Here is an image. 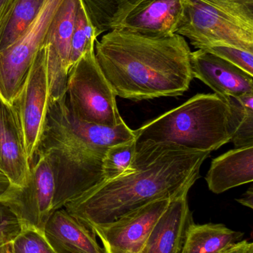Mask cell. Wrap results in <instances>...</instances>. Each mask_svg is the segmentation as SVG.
I'll return each mask as SVG.
<instances>
[{"instance_id":"6da1fadb","label":"cell","mask_w":253,"mask_h":253,"mask_svg":"<svg viewBox=\"0 0 253 253\" xmlns=\"http://www.w3.org/2000/svg\"><path fill=\"white\" fill-rule=\"evenodd\" d=\"M210 153L167 143L136 141L127 172L102 181L63 208L89 228L108 224L150 202L172 199L190 190Z\"/></svg>"},{"instance_id":"7a4b0ae2","label":"cell","mask_w":253,"mask_h":253,"mask_svg":"<svg viewBox=\"0 0 253 253\" xmlns=\"http://www.w3.org/2000/svg\"><path fill=\"white\" fill-rule=\"evenodd\" d=\"M98 65L116 96L132 101L182 96L193 80L184 37H149L119 28L95 46Z\"/></svg>"},{"instance_id":"3957f363","label":"cell","mask_w":253,"mask_h":253,"mask_svg":"<svg viewBox=\"0 0 253 253\" xmlns=\"http://www.w3.org/2000/svg\"><path fill=\"white\" fill-rule=\"evenodd\" d=\"M135 132L124 121L109 126L78 120L70 109L67 95L50 99L35 154L43 155L53 170V212L103 181L102 162L107 150L135 140Z\"/></svg>"},{"instance_id":"277c9868","label":"cell","mask_w":253,"mask_h":253,"mask_svg":"<svg viewBox=\"0 0 253 253\" xmlns=\"http://www.w3.org/2000/svg\"><path fill=\"white\" fill-rule=\"evenodd\" d=\"M233 133L231 108L226 98L199 93L136 129L135 141L211 153L231 141Z\"/></svg>"},{"instance_id":"5b68a950","label":"cell","mask_w":253,"mask_h":253,"mask_svg":"<svg viewBox=\"0 0 253 253\" xmlns=\"http://www.w3.org/2000/svg\"><path fill=\"white\" fill-rule=\"evenodd\" d=\"M176 34L196 49L229 46L253 53V0H183Z\"/></svg>"},{"instance_id":"8992f818","label":"cell","mask_w":253,"mask_h":253,"mask_svg":"<svg viewBox=\"0 0 253 253\" xmlns=\"http://www.w3.org/2000/svg\"><path fill=\"white\" fill-rule=\"evenodd\" d=\"M66 95L71 112L81 121L109 126L123 122L117 96L98 65L95 47L70 69Z\"/></svg>"},{"instance_id":"52a82bcc","label":"cell","mask_w":253,"mask_h":253,"mask_svg":"<svg viewBox=\"0 0 253 253\" xmlns=\"http://www.w3.org/2000/svg\"><path fill=\"white\" fill-rule=\"evenodd\" d=\"M64 0H44L34 20L23 34L0 50V96L13 103L25 81L34 57L46 42L52 20Z\"/></svg>"},{"instance_id":"ba28073f","label":"cell","mask_w":253,"mask_h":253,"mask_svg":"<svg viewBox=\"0 0 253 253\" xmlns=\"http://www.w3.org/2000/svg\"><path fill=\"white\" fill-rule=\"evenodd\" d=\"M46 42L37 52L29 72L13 105L22 126L25 150L32 161L43 133L50 104Z\"/></svg>"},{"instance_id":"9c48e42d","label":"cell","mask_w":253,"mask_h":253,"mask_svg":"<svg viewBox=\"0 0 253 253\" xmlns=\"http://www.w3.org/2000/svg\"><path fill=\"white\" fill-rule=\"evenodd\" d=\"M55 179L51 167L43 155L36 153L30 162V172L25 185L13 187L4 199L10 205L23 228L43 232L53 212Z\"/></svg>"},{"instance_id":"30bf717a","label":"cell","mask_w":253,"mask_h":253,"mask_svg":"<svg viewBox=\"0 0 253 253\" xmlns=\"http://www.w3.org/2000/svg\"><path fill=\"white\" fill-rule=\"evenodd\" d=\"M171 199H162L130 211L112 222L90 227L106 253H141Z\"/></svg>"},{"instance_id":"8fae6325","label":"cell","mask_w":253,"mask_h":253,"mask_svg":"<svg viewBox=\"0 0 253 253\" xmlns=\"http://www.w3.org/2000/svg\"><path fill=\"white\" fill-rule=\"evenodd\" d=\"M193 78L199 79L220 96L239 97L253 93V76L203 49L190 56Z\"/></svg>"},{"instance_id":"7c38bea8","label":"cell","mask_w":253,"mask_h":253,"mask_svg":"<svg viewBox=\"0 0 253 253\" xmlns=\"http://www.w3.org/2000/svg\"><path fill=\"white\" fill-rule=\"evenodd\" d=\"M0 171L13 187L25 185L30 172L22 126L16 108L0 96Z\"/></svg>"},{"instance_id":"4fadbf2b","label":"cell","mask_w":253,"mask_h":253,"mask_svg":"<svg viewBox=\"0 0 253 253\" xmlns=\"http://www.w3.org/2000/svg\"><path fill=\"white\" fill-rule=\"evenodd\" d=\"M188 193L186 190L171 199L141 253H181L187 229L193 221Z\"/></svg>"},{"instance_id":"5bb4252c","label":"cell","mask_w":253,"mask_h":253,"mask_svg":"<svg viewBox=\"0 0 253 253\" xmlns=\"http://www.w3.org/2000/svg\"><path fill=\"white\" fill-rule=\"evenodd\" d=\"M43 234L56 253H106L93 230L64 208L52 212Z\"/></svg>"},{"instance_id":"9a60e30c","label":"cell","mask_w":253,"mask_h":253,"mask_svg":"<svg viewBox=\"0 0 253 253\" xmlns=\"http://www.w3.org/2000/svg\"><path fill=\"white\" fill-rule=\"evenodd\" d=\"M182 11L183 0H144L120 28L149 37H169L176 34Z\"/></svg>"},{"instance_id":"2e32d148","label":"cell","mask_w":253,"mask_h":253,"mask_svg":"<svg viewBox=\"0 0 253 253\" xmlns=\"http://www.w3.org/2000/svg\"><path fill=\"white\" fill-rule=\"evenodd\" d=\"M205 179L215 194L252 182L253 145L230 150L214 159Z\"/></svg>"},{"instance_id":"e0dca14e","label":"cell","mask_w":253,"mask_h":253,"mask_svg":"<svg viewBox=\"0 0 253 253\" xmlns=\"http://www.w3.org/2000/svg\"><path fill=\"white\" fill-rule=\"evenodd\" d=\"M245 233L223 224L192 222L186 233L181 253H222L243 240Z\"/></svg>"},{"instance_id":"ac0fdd59","label":"cell","mask_w":253,"mask_h":253,"mask_svg":"<svg viewBox=\"0 0 253 253\" xmlns=\"http://www.w3.org/2000/svg\"><path fill=\"white\" fill-rule=\"evenodd\" d=\"M80 0H64L58 8L48 32L46 42L62 69L68 75L71 39L75 28Z\"/></svg>"},{"instance_id":"d6986e66","label":"cell","mask_w":253,"mask_h":253,"mask_svg":"<svg viewBox=\"0 0 253 253\" xmlns=\"http://www.w3.org/2000/svg\"><path fill=\"white\" fill-rule=\"evenodd\" d=\"M144 0H82L97 37L120 28Z\"/></svg>"},{"instance_id":"ffe728a7","label":"cell","mask_w":253,"mask_h":253,"mask_svg":"<svg viewBox=\"0 0 253 253\" xmlns=\"http://www.w3.org/2000/svg\"><path fill=\"white\" fill-rule=\"evenodd\" d=\"M230 104L234 133L231 141L236 148L253 145V93L239 97L224 96Z\"/></svg>"},{"instance_id":"44dd1931","label":"cell","mask_w":253,"mask_h":253,"mask_svg":"<svg viewBox=\"0 0 253 253\" xmlns=\"http://www.w3.org/2000/svg\"><path fill=\"white\" fill-rule=\"evenodd\" d=\"M44 0H18L4 30L0 50L11 45L23 34L40 12Z\"/></svg>"},{"instance_id":"7402d4cb","label":"cell","mask_w":253,"mask_h":253,"mask_svg":"<svg viewBox=\"0 0 253 253\" xmlns=\"http://www.w3.org/2000/svg\"><path fill=\"white\" fill-rule=\"evenodd\" d=\"M97 38L95 28L91 23L82 0H80L75 28L71 39L68 72L88 50L95 47Z\"/></svg>"},{"instance_id":"603a6c76","label":"cell","mask_w":253,"mask_h":253,"mask_svg":"<svg viewBox=\"0 0 253 253\" xmlns=\"http://www.w3.org/2000/svg\"><path fill=\"white\" fill-rule=\"evenodd\" d=\"M136 141L112 146L107 150L102 162L104 181L113 179L127 172L135 153Z\"/></svg>"},{"instance_id":"cb8c5ba5","label":"cell","mask_w":253,"mask_h":253,"mask_svg":"<svg viewBox=\"0 0 253 253\" xmlns=\"http://www.w3.org/2000/svg\"><path fill=\"white\" fill-rule=\"evenodd\" d=\"M11 245L13 253H56L43 232L34 228H23Z\"/></svg>"},{"instance_id":"d4e9b609","label":"cell","mask_w":253,"mask_h":253,"mask_svg":"<svg viewBox=\"0 0 253 253\" xmlns=\"http://www.w3.org/2000/svg\"><path fill=\"white\" fill-rule=\"evenodd\" d=\"M23 226L9 204L0 199V247L11 243Z\"/></svg>"},{"instance_id":"484cf974","label":"cell","mask_w":253,"mask_h":253,"mask_svg":"<svg viewBox=\"0 0 253 253\" xmlns=\"http://www.w3.org/2000/svg\"><path fill=\"white\" fill-rule=\"evenodd\" d=\"M253 76V53L229 46H212L203 49Z\"/></svg>"},{"instance_id":"4316f807","label":"cell","mask_w":253,"mask_h":253,"mask_svg":"<svg viewBox=\"0 0 253 253\" xmlns=\"http://www.w3.org/2000/svg\"><path fill=\"white\" fill-rule=\"evenodd\" d=\"M18 0H0V43Z\"/></svg>"},{"instance_id":"83f0119b","label":"cell","mask_w":253,"mask_h":253,"mask_svg":"<svg viewBox=\"0 0 253 253\" xmlns=\"http://www.w3.org/2000/svg\"><path fill=\"white\" fill-rule=\"evenodd\" d=\"M13 185L9 178L0 171V199L4 200L10 193Z\"/></svg>"},{"instance_id":"f1b7e54d","label":"cell","mask_w":253,"mask_h":253,"mask_svg":"<svg viewBox=\"0 0 253 253\" xmlns=\"http://www.w3.org/2000/svg\"><path fill=\"white\" fill-rule=\"evenodd\" d=\"M253 248V244L248 242L247 240L241 241L235 246L232 247L227 251L222 253H249L250 251Z\"/></svg>"},{"instance_id":"f546056e","label":"cell","mask_w":253,"mask_h":253,"mask_svg":"<svg viewBox=\"0 0 253 253\" xmlns=\"http://www.w3.org/2000/svg\"><path fill=\"white\" fill-rule=\"evenodd\" d=\"M238 202L243 206L253 209V188L251 187L249 190L241 197L240 199H236Z\"/></svg>"},{"instance_id":"4dcf8cb0","label":"cell","mask_w":253,"mask_h":253,"mask_svg":"<svg viewBox=\"0 0 253 253\" xmlns=\"http://www.w3.org/2000/svg\"><path fill=\"white\" fill-rule=\"evenodd\" d=\"M0 253H13L11 243L7 244L0 247Z\"/></svg>"},{"instance_id":"1f68e13d","label":"cell","mask_w":253,"mask_h":253,"mask_svg":"<svg viewBox=\"0 0 253 253\" xmlns=\"http://www.w3.org/2000/svg\"><path fill=\"white\" fill-rule=\"evenodd\" d=\"M249 253H253V249H251V251H250Z\"/></svg>"}]
</instances>
